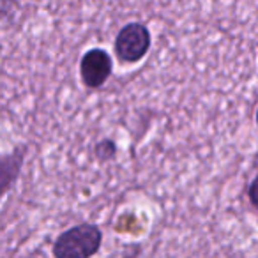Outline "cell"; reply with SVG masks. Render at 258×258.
I'll use <instances>...</instances> for the list:
<instances>
[{
	"label": "cell",
	"mask_w": 258,
	"mask_h": 258,
	"mask_svg": "<svg viewBox=\"0 0 258 258\" xmlns=\"http://www.w3.org/2000/svg\"><path fill=\"white\" fill-rule=\"evenodd\" d=\"M101 230L94 225H80L64 232L53 244V254L58 258H87L97 253L101 246Z\"/></svg>",
	"instance_id": "obj_1"
},
{
	"label": "cell",
	"mask_w": 258,
	"mask_h": 258,
	"mask_svg": "<svg viewBox=\"0 0 258 258\" xmlns=\"http://www.w3.org/2000/svg\"><path fill=\"white\" fill-rule=\"evenodd\" d=\"M151 46V34L142 23H129L115 39V53L122 62H138Z\"/></svg>",
	"instance_id": "obj_2"
},
{
	"label": "cell",
	"mask_w": 258,
	"mask_h": 258,
	"mask_svg": "<svg viewBox=\"0 0 258 258\" xmlns=\"http://www.w3.org/2000/svg\"><path fill=\"white\" fill-rule=\"evenodd\" d=\"M82 80L89 89H97L108 80L111 75V58L104 50L94 48L87 51L80 64Z\"/></svg>",
	"instance_id": "obj_3"
},
{
	"label": "cell",
	"mask_w": 258,
	"mask_h": 258,
	"mask_svg": "<svg viewBox=\"0 0 258 258\" xmlns=\"http://www.w3.org/2000/svg\"><path fill=\"white\" fill-rule=\"evenodd\" d=\"M97 156H99V158H111V156L115 154V147H113V144H111V142H106V144H101L99 147H97Z\"/></svg>",
	"instance_id": "obj_4"
},
{
	"label": "cell",
	"mask_w": 258,
	"mask_h": 258,
	"mask_svg": "<svg viewBox=\"0 0 258 258\" xmlns=\"http://www.w3.org/2000/svg\"><path fill=\"white\" fill-rule=\"evenodd\" d=\"M254 191H256V182H251V187H249V195H251V204L256 205V195H254Z\"/></svg>",
	"instance_id": "obj_5"
}]
</instances>
